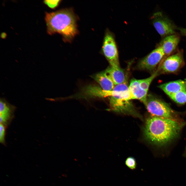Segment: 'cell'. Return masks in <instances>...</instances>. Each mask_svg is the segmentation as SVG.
Masks as SVG:
<instances>
[{"label":"cell","instance_id":"1","mask_svg":"<svg viewBox=\"0 0 186 186\" xmlns=\"http://www.w3.org/2000/svg\"><path fill=\"white\" fill-rule=\"evenodd\" d=\"M185 124L178 120L152 116L146 121L145 135L152 144L165 146L178 137Z\"/></svg>","mask_w":186,"mask_h":186},{"label":"cell","instance_id":"2","mask_svg":"<svg viewBox=\"0 0 186 186\" xmlns=\"http://www.w3.org/2000/svg\"><path fill=\"white\" fill-rule=\"evenodd\" d=\"M47 32L50 35L57 33L64 38L72 39L77 32L75 17L67 10L47 13L45 17Z\"/></svg>","mask_w":186,"mask_h":186},{"label":"cell","instance_id":"3","mask_svg":"<svg viewBox=\"0 0 186 186\" xmlns=\"http://www.w3.org/2000/svg\"><path fill=\"white\" fill-rule=\"evenodd\" d=\"M145 105L152 116L177 120L176 113L167 103L149 94L147 95Z\"/></svg>","mask_w":186,"mask_h":186},{"label":"cell","instance_id":"4","mask_svg":"<svg viewBox=\"0 0 186 186\" xmlns=\"http://www.w3.org/2000/svg\"><path fill=\"white\" fill-rule=\"evenodd\" d=\"M110 97V105L113 111L124 113H135L134 107L130 101L133 99L129 89Z\"/></svg>","mask_w":186,"mask_h":186},{"label":"cell","instance_id":"5","mask_svg":"<svg viewBox=\"0 0 186 186\" xmlns=\"http://www.w3.org/2000/svg\"><path fill=\"white\" fill-rule=\"evenodd\" d=\"M184 64L183 52L179 51L169 56L161 61L157 69L159 73H174L179 70Z\"/></svg>","mask_w":186,"mask_h":186},{"label":"cell","instance_id":"6","mask_svg":"<svg viewBox=\"0 0 186 186\" xmlns=\"http://www.w3.org/2000/svg\"><path fill=\"white\" fill-rule=\"evenodd\" d=\"M153 23L158 33L163 38L175 34V27L169 19L161 12H158L153 16Z\"/></svg>","mask_w":186,"mask_h":186},{"label":"cell","instance_id":"7","mask_svg":"<svg viewBox=\"0 0 186 186\" xmlns=\"http://www.w3.org/2000/svg\"><path fill=\"white\" fill-rule=\"evenodd\" d=\"M102 49L104 54L110 65L119 66L117 46L113 37L110 33H106Z\"/></svg>","mask_w":186,"mask_h":186},{"label":"cell","instance_id":"8","mask_svg":"<svg viewBox=\"0 0 186 186\" xmlns=\"http://www.w3.org/2000/svg\"><path fill=\"white\" fill-rule=\"evenodd\" d=\"M164 55L162 49L158 46L141 60L138 67L141 69L152 71L160 63Z\"/></svg>","mask_w":186,"mask_h":186},{"label":"cell","instance_id":"9","mask_svg":"<svg viewBox=\"0 0 186 186\" xmlns=\"http://www.w3.org/2000/svg\"><path fill=\"white\" fill-rule=\"evenodd\" d=\"M16 107L9 103L4 98L0 100V122L6 128L14 117Z\"/></svg>","mask_w":186,"mask_h":186},{"label":"cell","instance_id":"10","mask_svg":"<svg viewBox=\"0 0 186 186\" xmlns=\"http://www.w3.org/2000/svg\"><path fill=\"white\" fill-rule=\"evenodd\" d=\"M180 40V37L176 34L169 35L163 38L159 46L161 48L164 54L161 61L171 55V54L176 48Z\"/></svg>","mask_w":186,"mask_h":186},{"label":"cell","instance_id":"11","mask_svg":"<svg viewBox=\"0 0 186 186\" xmlns=\"http://www.w3.org/2000/svg\"><path fill=\"white\" fill-rule=\"evenodd\" d=\"M159 87L169 96L179 92L186 91V80H178L160 85Z\"/></svg>","mask_w":186,"mask_h":186},{"label":"cell","instance_id":"12","mask_svg":"<svg viewBox=\"0 0 186 186\" xmlns=\"http://www.w3.org/2000/svg\"><path fill=\"white\" fill-rule=\"evenodd\" d=\"M129 89L133 99L139 100L145 104L148 95V92L143 90L141 87L139 80L131 79L129 85Z\"/></svg>","mask_w":186,"mask_h":186},{"label":"cell","instance_id":"13","mask_svg":"<svg viewBox=\"0 0 186 186\" xmlns=\"http://www.w3.org/2000/svg\"><path fill=\"white\" fill-rule=\"evenodd\" d=\"M91 77L99 84L101 88L105 91H111L115 86L105 70L94 74Z\"/></svg>","mask_w":186,"mask_h":186},{"label":"cell","instance_id":"14","mask_svg":"<svg viewBox=\"0 0 186 186\" xmlns=\"http://www.w3.org/2000/svg\"><path fill=\"white\" fill-rule=\"evenodd\" d=\"M105 71L115 85L123 83L127 81L125 73L119 66L110 65Z\"/></svg>","mask_w":186,"mask_h":186},{"label":"cell","instance_id":"15","mask_svg":"<svg viewBox=\"0 0 186 186\" xmlns=\"http://www.w3.org/2000/svg\"><path fill=\"white\" fill-rule=\"evenodd\" d=\"M173 101L179 104H184L186 103V91H182L169 96Z\"/></svg>","mask_w":186,"mask_h":186},{"label":"cell","instance_id":"16","mask_svg":"<svg viewBox=\"0 0 186 186\" xmlns=\"http://www.w3.org/2000/svg\"><path fill=\"white\" fill-rule=\"evenodd\" d=\"M159 73L157 69L149 77L144 79L139 80L140 85L141 88L145 91L148 92L150 84Z\"/></svg>","mask_w":186,"mask_h":186},{"label":"cell","instance_id":"17","mask_svg":"<svg viewBox=\"0 0 186 186\" xmlns=\"http://www.w3.org/2000/svg\"><path fill=\"white\" fill-rule=\"evenodd\" d=\"M125 164L127 167L131 170H135L136 168L137 163L136 160L133 157H128L127 158Z\"/></svg>","mask_w":186,"mask_h":186},{"label":"cell","instance_id":"18","mask_svg":"<svg viewBox=\"0 0 186 186\" xmlns=\"http://www.w3.org/2000/svg\"><path fill=\"white\" fill-rule=\"evenodd\" d=\"M0 142L2 144H5V136L6 127L3 125L0 124Z\"/></svg>","mask_w":186,"mask_h":186},{"label":"cell","instance_id":"19","mask_svg":"<svg viewBox=\"0 0 186 186\" xmlns=\"http://www.w3.org/2000/svg\"><path fill=\"white\" fill-rule=\"evenodd\" d=\"M60 1L57 0H45L44 1L45 3L50 8L54 9L57 6Z\"/></svg>","mask_w":186,"mask_h":186},{"label":"cell","instance_id":"20","mask_svg":"<svg viewBox=\"0 0 186 186\" xmlns=\"http://www.w3.org/2000/svg\"><path fill=\"white\" fill-rule=\"evenodd\" d=\"M179 29L182 34L186 36V28H180Z\"/></svg>","mask_w":186,"mask_h":186},{"label":"cell","instance_id":"21","mask_svg":"<svg viewBox=\"0 0 186 186\" xmlns=\"http://www.w3.org/2000/svg\"><path fill=\"white\" fill-rule=\"evenodd\" d=\"M183 156L184 157L186 158V148L185 149V151L184 152V153H183Z\"/></svg>","mask_w":186,"mask_h":186}]
</instances>
